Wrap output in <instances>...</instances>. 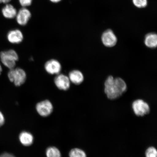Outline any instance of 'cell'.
I'll list each match as a JSON object with an SVG mask.
<instances>
[{"label":"cell","instance_id":"5","mask_svg":"<svg viewBox=\"0 0 157 157\" xmlns=\"http://www.w3.org/2000/svg\"><path fill=\"white\" fill-rule=\"evenodd\" d=\"M101 39L103 44L108 48H112L117 44V39L116 35L111 29H108L102 34Z\"/></svg>","mask_w":157,"mask_h":157},{"label":"cell","instance_id":"12","mask_svg":"<svg viewBox=\"0 0 157 157\" xmlns=\"http://www.w3.org/2000/svg\"><path fill=\"white\" fill-rule=\"evenodd\" d=\"M2 13L5 18L11 19L16 17L17 11L13 6L7 4L2 9Z\"/></svg>","mask_w":157,"mask_h":157},{"label":"cell","instance_id":"20","mask_svg":"<svg viewBox=\"0 0 157 157\" xmlns=\"http://www.w3.org/2000/svg\"><path fill=\"white\" fill-rule=\"evenodd\" d=\"M5 123L4 117L1 111H0V127L3 125Z\"/></svg>","mask_w":157,"mask_h":157},{"label":"cell","instance_id":"11","mask_svg":"<svg viewBox=\"0 0 157 157\" xmlns=\"http://www.w3.org/2000/svg\"><path fill=\"white\" fill-rule=\"evenodd\" d=\"M68 77L71 83L75 85H79L84 81V76L83 73L78 70H74L69 74Z\"/></svg>","mask_w":157,"mask_h":157},{"label":"cell","instance_id":"23","mask_svg":"<svg viewBox=\"0 0 157 157\" xmlns=\"http://www.w3.org/2000/svg\"><path fill=\"white\" fill-rule=\"evenodd\" d=\"M50 1L53 3H58L59 2L62 0H50Z\"/></svg>","mask_w":157,"mask_h":157},{"label":"cell","instance_id":"16","mask_svg":"<svg viewBox=\"0 0 157 157\" xmlns=\"http://www.w3.org/2000/svg\"><path fill=\"white\" fill-rule=\"evenodd\" d=\"M70 157H87V155L83 150L78 148H75L70 151Z\"/></svg>","mask_w":157,"mask_h":157},{"label":"cell","instance_id":"18","mask_svg":"<svg viewBox=\"0 0 157 157\" xmlns=\"http://www.w3.org/2000/svg\"><path fill=\"white\" fill-rule=\"evenodd\" d=\"M145 155L146 157H157V150L154 147H150L147 149Z\"/></svg>","mask_w":157,"mask_h":157},{"label":"cell","instance_id":"14","mask_svg":"<svg viewBox=\"0 0 157 157\" xmlns=\"http://www.w3.org/2000/svg\"><path fill=\"white\" fill-rule=\"evenodd\" d=\"M19 140L21 144L25 146H30L33 144L34 138L30 133L24 131L20 133Z\"/></svg>","mask_w":157,"mask_h":157},{"label":"cell","instance_id":"6","mask_svg":"<svg viewBox=\"0 0 157 157\" xmlns=\"http://www.w3.org/2000/svg\"><path fill=\"white\" fill-rule=\"evenodd\" d=\"M36 109L41 116L47 117L52 113L53 106L50 101L45 100L37 104Z\"/></svg>","mask_w":157,"mask_h":157},{"label":"cell","instance_id":"17","mask_svg":"<svg viewBox=\"0 0 157 157\" xmlns=\"http://www.w3.org/2000/svg\"><path fill=\"white\" fill-rule=\"evenodd\" d=\"M133 4L138 8L146 7L148 4V0H132Z\"/></svg>","mask_w":157,"mask_h":157},{"label":"cell","instance_id":"9","mask_svg":"<svg viewBox=\"0 0 157 157\" xmlns=\"http://www.w3.org/2000/svg\"><path fill=\"white\" fill-rule=\"evenodd\" d=\"M44 68L46 72L51 75H58L60 73L62 66L60 63L56 59H51L45 63Z\"/></svg>","mask_w":157,"mask_h":157},{"label":"cell","instance_id":"10","mask_svg":"<svg viewBox=\"0 0 157 157\" xmlns=\"http://www.w3.org/2000/svg\"><path fill=\"white\" fill-rule=\"evenodd\" d=\"M7 39L11 44H19L23 41V35L19 29H13L8 33Z\"/></svg>","mask_w":157,"mask_h":157},{"label":"cell","instance_id":"24","mask_svg":"<svg viewBox=\"0 0 157 157\" xmlns=\"http://www.w3.org/2000/svg\"><path fill=\"white\" fill-rule=\"evenodd\" d=\"M2 71V66L1 64H0V75H1V74Z\"/></svg>","mask_w":157,"mask_h":157},{"label":"cell","instance_id":"22","mask_svg":"<svg viewBox=\"0 0 157 157\" xmlns=\"http://www.w3.org/2000/svg\"><path fill=\"white\" fill-rule=\"evenodd\" d=\"M11 0H0V3H3L7 4L10 2Z\"/></svg>","mask_w":157,"mask_h":157},{"label":"cell","instance_id":"8","mask_svg":"<svg viewBox=\"0 0 157 157\" xmlns=\"http://www.w3.org/2000/svg\"><path fill=\"white\" fill-rule=\"evenodd\" d=\"M31 17V13L30 11L26 7H23L17 12L15 17L19 25H25L28 23Z\"/></svg>","mask_w":157,"mask_h":157},{"label":"cell","instance_id":"15","mask_svg":"<svg viewBox=\"0 0 157 157\" xmlns=\"http://www.w3.org/2000/svg\"><path fill=\"white\" fill-rule=\"evenodd\" d=\"M47 157H61V155L59 150L54 147H49L46 152Z\"/></svg>","mask_w":157,"mask_h":157},{"label":"cell","instance_id":"19","mask_svg":"<svg viewBox=\"0 0 157 157\" xmlns=\"http://www.w3.org/2000/svg\"><path fill=\"white\" fill-rule=\"evenodd\" d=\"M33 0H19V3L23 7H26L30 6Z\"/></svg>","mask_w":157,"mask_h":157},{"label":"cell","instance_id":"4","mask_svg":"<svg viewBox=\"0 0 157 157\" xmlns=\"http://www.w3.org/2000/svg\"><path fill=\"white\" fill-rule=\"evenodd\" d=\"M132 109L135 115L138 117H143L150 113V106L142 99H138L133 101Z\"/></svg>","mask_w":157,"mask_h":157},{"label":"cell","instance_id":"3","mask_svg":"<svg viewBox=\"0 0 157 157\" xmlns=\"http://www.w3.org/2000/svg\"><path fill=\"white\" fill-rule=\"evenodd\" d=\"M8 77L11 82L16 86H20L24 84L26 80L27 76L22 69L17 68L10 69L8 73Z\"/></svg>","mask_w":157,"mask_h":157},{"label":"cell","instance_id":"13","mask_svg":"<svg viewBox=\"0 0 157 157\" xmlns=\"http://www.w3.org/2000/svg\"><path fill=\"white\" fill-rule=\"evenodd\" d=\"M144 42L145 45L150 48H154L157 46V35L155 33H148L145 36Z\"/></svg>","mask_w":157,"mask_h":157},{"label":"cell","instance_id":"7","mask_svg":"<svg viewBox=\"0 0 157 157\" xmlns=\"http://www.w3.org/2000/svg\"><path fill=\"white\" fill-rule=\"evenodd\" d=\"M54 82L56 87L60 90L66 91L70 87L71 82L68 76L63 74L57 75Z\"/></svg>","mask_w":157,"mask_h":157},{"label":"cell","instance_id":"2","mask_svg":"<svg viewBox=\"0 0 157 157\" xmlns=\"http://www.w3.org/2000/svg\"><path fill=\"white\" fill-rule=\"evenodd\" d=\"M0 59L4 65L10 70L15 68L19 57L15 50H10L2 52L0 54Z\"/></svg>","mask_w":157,"mask_h":157},{"label":"cell","instance_id":"21","mask_svg":"<svg viewBox=\"0 0 157 157\" xmlns=\"http://www.w3.org/2000/svg\"><path fill=\"white\" fill-rule=\"evenodd\" d=\"M0 157H15L12 154L9 153H5L0 155Z\"/></svg>","mask_w":157,"mask_h":157},{"label":"cell","instance_id":"1","mask_svg":"<svg viewBox=\"0 0 157 157\" xmlns=\"http://www.w3.org/2000/svg\"><path fill=\"white\" fill-rule=\"evenodd\" d=\"M127 85L122 78H114L109 76L105 83V92L107 97L111 100L117 99L126 91Z\"/></svg>","mask_w":157,"mask_h":157}]
</instances>
